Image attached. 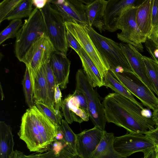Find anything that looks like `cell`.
I'll return each mask as SVG.
<instances>
[{
	"mask_svg": "<svg viewBox=\"0 0 158 158\" xmlns=\"http://www.w3.org/2000/svg\"><path fill=\"white\" fill-rule=\"evenodd\" d=\"M102 104L106 122L122 127L130 133L145 134L148 130L155 128L152 117L144 116L137 104L123 95L109 93Z\"/></svg>",
	"mask_w": 158,
	"mask_h": 158,
	"instance_id": "1",
	"label": "cell"
},
{
	"mask_svg": "<svg viewBox=\"0 0 158 158\" xmlns=\"http://www.w3.org/2000/svg\"><path fill=\"white\" fill-rule=\"evenodd\" d=\"M47 35L45 23L40 9L34 10L18 31L15 44V53L21 62L33 43L39 37Z\"/></svg>",
	"mask_w": 158,
	"mask_h": 158,
	"instance_id": "2",
	"label": "cell"
},
{
	"mask_svg": "<svg viewBox=\"0 0 158 158\" xmlns=\"http://www.w3.org/2000/svg\"><path fill=\"white\" fill-rule=\"evenodd\" d=\"M86 27L94 45L107 62L110 69L114 70L120 66L122 67L124 71L133 72L120 44L100 34L92 27L87 26Z\"/></svg>",
	"mask_w": 158,
	"mask_h": 158,
	"instance_id": "3",
	"label": "cell"
},
{
	"mask_svg": "<svg viewBox=\"0 0 158 158\" xmlns=\"http://www.w3.org/2000/svg\"><path fill=\"white\" fill-rule=\"evenodd\" d=\"M50 0L40 9L46 27L47 35L55 51L66 55L68 45L65 21L61 15L52 6Z\"/></svg>",
	"mask_w": 158,
	"mask_h": 158,
	"instance_id": "4",
	"label": "cell"
},
{
	"mask_svg": "<svg viewBox=\"0 0 158 158\" xmlns=\"http://www.w3.org/2000/svg\"><path fill=\"white\" fill-rule=\"evenodd\" d=\"M76 89L82 92L86 98L89 117L94 125L102 131L106 124L103 105L83 70L78 69L76 75Z\"/></svg>",
	"mask_w": 158,
	"mask_h": 158,
	"instance_id": "5",
	"label": "cell"
},
{
	"mask_svg": "<svg viewBox=\"0 0 158 158\" xmlns=\"http://www.w3.org/2000/svg\"><path fill=\"white\" fill-rule=\"evenodd\" d=\"M112 75L132 94L135 96L148 109L153 111L158 108V98L133 72L122 73L109 70Z\"/></svg>",
	"mask_w": 158,
	"mask_h": 158,
	"instance_id": "6",
	"label": "cell"
},
{
	"mask_svg": "<svg viewBox=\"0 0 158 158\" xmlns=\"http://www.w3.org/2000/svg\"><path fill=\"white\" fill-rule=\"evenodd\" d=\"M137 6L129 8L122 13L116 22V28L121 31L117 33L119 40L133 46L139 51H143L142 43H145L147 37L144 36L139 29L136 20Z\"/></svg>",
	"mask_w": 158,
	"mask_h": 158,
	"instance_id": "7",
	"label": "cell"
},
{
	"mask_svg": "<svg viewBox=\"0 0 158 158\" xmlns=\"http://www.w3.org/2000/svg\"><path fill=\"white\" fill-rule=\"evenodd\" d=\"M64 24L66 30L76 39L95 65L103 80L104 75L110 70V67L94 45L88 33L86 26L80 24L75 21L65 22Z\"/></svg>",
	"mask_w": 158,
	"mask_h": 158,
	"instance_id": "8",
	"label": "cell"
},
{
	"mask_svg": "<svg viewBox=\"0 0 158 158\" xmlns=\"http://www.w3.org/2000/svg\"><path fill=\"white\" fill-rule=\"evenodd\" d=\"M54 51L53 46L47 36H42L33 43L22 60L28 69L32 87L37 72L42 65L49 62Z\"/></svg>",
	"mask_w": 158,
	"mask_h": 158,
	"instance_id": "9",
	"label": "cell"
},
{
	"mask_svg": "<svg viewBox=\"0 0 158 158\" xmlns=\"http://www.w3.org/2000/svg\"><path fill=\"white\" fill-rule=\"evenodd\" d=\"M18 135L25 143L30 152L43 153L49 149L46 144L37 128L30 108L23 115Z\"/></svg>",
	"mask_w": 158,
	"mask_h": 158,
	"instance_id": "10",
	"label": "cell"
},
{
	"mask_svg": "<svg viewBox=\"0 0 158 158\" xmlns=\"http://www.w3.org/2000/svg\"><path fill=\"white\" fill-rule=\"evenodd\" d=\"M114 146L117 152L127 157L139 152H143L144 156L155 149L156 145L145 135L130 133L115 137Z\"/></svg>",
	"mask_w": 158,
	"mask_h": 158,
	"instance_id": "11",
	"label": "cell"
},
{
	"mask_svg": "<svg viewBox=\"0 0 158 158\" xmlns=\"http://www.w3.org/2000/svg\"><path fill=\"white\" fill-rule=\"evenodd\" d=\"M52 7L63 18L65 22L75 21L88 26L86 5L81 0H50Z\"/></svg>",
	"mask_w": 158,
	"mask_h": 158,
	"instance_id": "12",
	"label": "cell"
},
{
	"mask_svg": "<svg viewBox=\"0 0 158 158\" xmlns=\"http://www.w3.org/2000/svg\"><path fill=\"white\" fill-rule=\"evenodd\" d=\"M120 45L133 72L155 93L154 89L143 60V56L138 49L131 44L120 43Z\"/></svg>",
	"mask_w": 158,
	"mask_h": 158,
	"instance_id": "13",
	"label": "cell"
},
{
	"mask_svg": "<svg viewBox=\"0 0 158 158\" xmlns=\"http://www.w3.org/2000/svg\"><path fill=\"white\" fill-rule=\"evenodd\" d=\"M104 131L94 126L76 134V146L78 157H90L99 144Z\"/></svg>",
	"mask_w": 158,
	"mask_h": 158,
	"instance_id": "14",
	"label": "cell"
},
{
	"mask_svg": "<svg viewBox=\"0 0 158 158\" xmlns=\"http://www.w3.org/2000/svg\"><path fill=\"white\" fill-rule=\"evenodd\" d=\"M137 0H108L103 19L104 29L110 32L117 31L116 22L126 10L138 6Z\"/></svg>",
	"mask_w": 158,
	"mask_h": 158,
	"instance_id": "15",
	"label": "cell"
},
{
	"mask_svg": "<svg viewBox=\"0 0 158 158\" xmlns=\"http://www.w3.org/2000/svg\"><path fill=\"white\" fill-rule=\"evenodd\" d=\"M49 63L56 85L61 89H65L69 83L70 61L66 55L54 51L51 55Z\"/></svg>",
	"mask_w": 158,
	"mask_h": 158,
	"instance_id": "16",
	"label": "cell"
},
{
	"mask_svg": "<svg viewBox=\"0 0 158 158\" xmlns=\"http://www.w3.org/2000/svg\"><path fill=\"white\" fill-rule=\"evenodd\" d=\"M86 5L88 26L95 27L102 33L105 31L103 19L108 0H82Z\"/></svg>",
	"mask_w": 158,
	"mask_h": 158,
	"instance_id": "17",
	"label": "cell"
},
{
	"mask_svg": "<svg viewBox=\"0 0 158 158\" xmlns=\"http://www.w3.org/2000/svg\"><path fill=\"white\" fill-rule=\"evenodd\" d=\"M44 64L38 70L34 79L33 85V99L40 101L57 112L49 97Z\"/></svg>",
	"mask_w": 158,
	"mask_h": 158,
	"instance_id": "18",
	"label": "cell"
},
{
	"mask_svg": "<svg viewBox=\"0 0 158 158\" xmlns=\"http://www.w3.org/2000/svg\"><path fill=\"white\" fill-rule=\"evenodd\" d=\"M114 134L105 130L98 145L89 158H127L114 149Z\"/></svg>",
	"mask_w": 158,
	"mask_h": 158,
	"instance_id": "19",
	"label": "cell"
},
{
	"mask_svg": "<svg viewBox=\"0 0 158 158\" xmlns=\"http://www.w3.org/2000/svg\"><path fill=\"white\" fill-rule=\"evenodd\" d=\"M153 0H145L137 6L136 13L137 24L143 34L147 37L152 28V10Z\"/></svg>",
	"mask_w": 158,
	"mask_h": 158,
	"instance_id": "20",
	"label": "cell"
},
{
	"mask_svg": "<svg viewBox=\"0 0 158 158\" xmlns=\"http://www.w3.org/2000/svg\"><path fill=\"white\" fill-rule=\"evenodd\" d=\"M59 127L62 132L63 138L60 141L63 146L62 153L69 158L78 157L76 150V134L69 127L68 123L62 119Z\"/></svg>",
	"mask_w": 158,
	"mask_h": 158,
	"instance_id": "21",
	"label": "cell"
},
{
	"mask_svg": "<svg viewBox=\"0 0 158 158\" xmlns=\"http://www.w3.org/2000/svg\"><path fill=\"white\" fill-rule=\"evenodd\" d=\"M15 145L10 127L5 122H0V158H11Z\"/></svg>",
	"mask_w": 158,
	"mask_h": 158,
	"instance_id": "22",
	"label": "cell"
},
{
	"mask_svg": "<svg viewBox=\"0 0 158 158\" xmlns=\"http://www.w3.org/2000/svg\"><path fill=\"white\" fill-rule=\"evenodd\" d=\"M83 71L93 88L104 86L103 79L96 67L84 50L82 48L78 55Z\"/></svg>",
	"mask_w": 158,
	"mask_h": 158,
	"instance_id": "23",
	"label": "cell"
},
{
	"mask_svg": "<svg viewBox=\"0 0 158 158\" xmlns=\"http://www.w3.org/2000/svg\"><path fill=\"white\" fill-rule=\"evenodd\" d=\"M104 86L109 87L115 92L128 98L137 104L142 110L145 109L142 104L136 100L132 94L115 78L109 70L104 75Z\"/></svg>",
	"mask_w": 158,
	"mask_h": 158,
	"instance_id": "24",
	"label": "cell"
},
{
	"mask_svg": "<svg viewBox=\"0 0 158 158\" xmlns=\"http://www.w3.org/2000/svg\"><path fill=\"white\" fill-rule=\"evenodd\" d=\"M32 0H22L5 18L4 20H13L29 17L34 9Z\"/></svg>",
	"mask_w": 158,
	"mask_h": 158,
	"instance_id": "25",
	"label": "cell"
},
{
	"mask_svg": "<svg viewBox=\"0 0 158 158\" xmlns=\"http://www.w3.org/2000/svg\"><path fill=\"white\" fill-rule=\"evenodd\" d=\"M69 95L68 105L73 121L80 123L89 120L88 113L81 106L77 99L73 94Z\"/></svg>",
	"mask_w": 158,
	"mask_h": 158,
	"instance_id": "26",
	"label": "cell"
},
{
	"mask_svg": "<svg viewBox=\"0 0 158 158\" xmlns=\"http://www.w3.org/2000/svg\"><path fill=\"white\" fill-rule=\"evenodd\" d=\"M143 60L152 83L158 98V63L154 59L143 56Z\"/></svg>",
	"mask_w": 158,
	"mask_h": 158,
	"instance_id": "27",
	"label": "cell"
},
{
	"mask_svg": "<svg viewBox=\"0 0 158 158\" xmlns=\"http://www.w3.org/2000/svg\"><path fill=\"white\" fill-rule=\"evenodd\" d=\"M25 102L29 108L35 105L33 101V91L28 69L26 66L22 83Z\"/></svg>",
	"mask_w": 158,
	"mask_h": 158,
	"instance_id": "28",
	"label": "cell"
},
{
	"mask_svg": "<svg viewBox=\"0 0 158 158\" xmlns=\"http://www.w3.org/2000/svg\"><path fill=\"white\" fill-rule=\"evenodd\" d=\"M11 158H68L61 152L57 153L52 147L48 151L43 153L33 154L26 155L21 151L16 150L14 151Z\"/></svg>",
	"mask_w": 158,
	"mask_h": 158,
	"instance_id": "29",
	"label": "cell"
},
{
	"mask_svg": "<svg viewBox=\"0 0 158 158\" xmlns=\"http://www.w3.org/2000/svg\"><path fill=\"white\" fill-rule=\"evenodd\" d=\"M21 19H17L12 20L9 25L0 33V44L6 40L16 37L17 34L22 26Z\"/></svg>",
	"mask_w": 158,
	"mask_h": 158,
	"instance_id": "30",
	"label": "cell"
},
{
	"mask_svg": "<svg viewBox=\"0 0 158 158\" xmlns=\"http://www.w3.org/2000/svg\"><path fill=\"white\" fill-rule=\"evenodd\" d=\"M35 105L49 119L58 127L61 124L62 115L60 111L56 112L40 101L34 100Z\"/></svg>",
	"mask_w": 158,
	"mask_h": 158,
	"instance_id": "31",
	"label": "cell"
},
{
	"mask_svg": "<svg viewBox=\"0 0 158 158\" xmlns=\"http://www.w3.org/2000/svg\"><path fill=\"white\" fill-rule=\"evenodd\" d=\"M44 66L48 96L50 100L54 105L55 104V93L56 84L49 62L45 64Z\"/></svg>",
	"mask_w": 158,
	"mask_h": 158,
	"instance_id": "32",
	"label": "cell"
},
{
	"mask_svg": "<svg viewBox=\"0 0 158 158\" xmlns=\"http://www.w3.org/2000/svg\"><path fill=\"white\" fill-rule=\"evenodd\" d=\"M22 0H4L0 3V23Z\"/></svg>",
	"mask_w": 158,
	"mask_h": 158,
	"instance_id": "33",
	"label": "cell"
},
{
	"mask_svg": "<svg viewBox=\"0 0 158 158\" xmlns=\"http://www.w3.org/2000/svg\"><path fill=\"white\" fill-rule=\"evenodd\" d=\"M66 39L68 47L73 49L78 55L81 52V47L75 37L67 30Z\"/></svg>",
	"mask_w": 158,
	"mask_h": 158,
	"instance_id": "34",
	"label": "cell"
},
{
	"mask_svg": "<svg viewBox=\"0 0 158 158\" xmlns=\"http://www.w3.org/2000/svg\"><path fill=\"white\" fill-rule=\"evenodd\" d=\"M69 96L68 95L63 101L62 106L63 115L65 120L69 124H71L73 122L68 105Z\"/></svg>",
	"mask_w": 158,
	"mask_h": 158,
	"instance_id": "35",
	"label": "cell"
},
{
	"mask_svg": "<svg viewBox=\"0 0 158 158\" xmlns=\"http://www.w3.org/2000/svg\"><path fill=\"white\" fill-rule=\"evenodd\" d=\"M58 85H56L55 93V104L54 107L57 112H60V109L61 108L63 101L62 99V94Z\"/></svg>",
	"mask_w": 158,
	"mask_h": 158,
	"instance_id": "36",
	"label": "cell"
},
{
	"mask_svg": "<svg viewBox=\"0 0 158 158\" xmlns=\"http://www.w3.org/2000/svg\"><path fill=\"white\" fill-rule=\"evenodd\" d=\"M152 23V27L158 25V0H153Z\"/></svg>",
	"mask_w": 158,
	"mask_h": 158,
	"instance_id": "37",
	"label": "cell"
},
{
	"mask_svg": "<svg viewBox=\"0 0 158 158\" xmlns=\"http://www.w3.org/2000/svg\"><path fill=\"white\" fill-rule=\"evenodd\" d=\"M147 38L151 40L158 48V25L152 27Z\"/></svg>",
	"mask_w": 158,
	"mask_h": 158,
	"instance_id": "38",
	"label": "cell"
},
{
	"mask_svg": "<svg viewBox=\"0 0 158 158\" xmlns=\"http://www.w3.org/2000/svg\"><path fill=\"white\" fill-rule=\"evenodd\" d=\"M145 135L149 138L156 145L158 144V126L152 130L148 131Z\"/></svg>",
	"mask_w": 158,
	"mask_h": 158,
	"instance_id": "39",
	"label": "cell"
},
{
	"mask_svg": "<svg viewBox=\"0 0 158 158\" xmlns=\"http://www.w3.org/2000/svg\"><path fill=\"white\" fill-rule=\"evenodd\" d=\"M49 0H32L33 5L39 9L43 8Z\"/></svg>",
	"mask_w": 158,
	"mask_h": 158,
	"instance_id": "40",
	"label": "cell"
},
{
	"mask_svg": "<svg viewBox=\"0 0 158 158\" xmlns=\"http://www.w3.org/2000/svg\"><path fill=\"white\" fill-rule=\"evenodd\" d=\"M152 119L155 125L158 126V108L153 111L152 115Z\"/></svg>",
	"mask_w": 158,
	"mask_h": 158,
	"instance_id": "41",
	"label": "cell"
},
{
	"mask_svg": "<svg viewBox=\"0 0 158 158\" xmlns=\"http://www.w3.org/2000/svg\"><path fill=\"white\" fill-rule=\"evenodd\" d=\"M142 158H156V152L155 150L151 151L148 154Z\"/></svg>",
	"mask_w": 158,
	"mask_h": 158,
	"instance_id": "42",
	"label": "cell"
},
{
	"mask_svg": "<svg viewBox=\"0 0 158 158\" xmlns=\"http://www.w3.org/2000/svg\"><path fill=\"white\" fill-rule=\"evenodd\" d=\"M147 50L148 52H149L151 56L152 57V58L155 60L158 63V58H156L154 56L153 52L151 49V48L150 47H147Z\"/></svg>",
	"mask_w": 158,
	"mask_h": 158,
	"instance_id": "43",
	"label": "cell"
},
{
	"mask_svg": "<svg viewBox=\"0 0 158 158\" xmlns=\"http://www.w3.org/2000/svg\"><path fill=\"white\" fill-rule=\"evenodd\" d=\"M153 53L155 57L156 58H158V48L155 50Z\"/></svg>",
	"mask_w": 158,
	"mask_h": 158,
	"instance_id": "44",
	"label": "cell"
},
{
	"mask_svg": "<svg viewBox=\"0 0 158 158\" xmlns=\"http://www.w3.org/2000/svg\"><path fill=\"white\" fill-rule=\"evenodd\" d=\"M155 151L158 153V144L156 145Z\"/></svg>",
	"mask_w": 158,
	"mask_h": 158,
	"instance_id": "45",
	"label": "cell"
},
{
	"mask_svg": "<svg viewBox=\"0 0 158 158\" xmlns=\"http://www.w3.org/2000/svg\"><path fill=\"white\" fill-rule=\"evenodd\" d=\"M156 152V158H158V153L155 151Z\"/></svg>",
	"mask_w": 158,
	"mask_h": 158,
	"instance_id": "46",
	"label": "cell"
}]
</instances>
